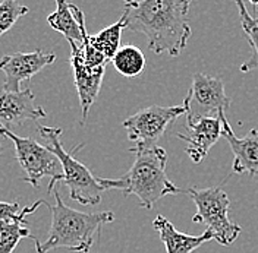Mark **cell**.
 <instances>
[{
    "label": "cell",
    "instance_id": "6da1fadb",
    "mask_svg": "<svg viewBox=\"0 0 258 253\" xmlns=\"http://www.w3.org/2000/svg\"><path fill=\"white\" fill-rule=\"evenodd\" d=\"M189 6L188 0L126 2L120 18L128 30L144 34L153 53L177 57L192 34L188 22Z\"/></svg>",
    "mask_w": 258,
    "mask_h": 253
},
{
    "label": "cell",
    "instance_id": "7a4b0ae2",
    "mask_svg": "<svg viewBox=\"0 0 258 253\" xmlns=\"http://www.w3.org/2000/svg\"><path fill=\"white\" fill-rule=\"evenodd\" d=\"M131 152L135 154L132 167L119 179H103L106 190H122L123 196L135 195L144 209H151L163 196L186 193V190L172 183L166 174L167 152L164 148L157 145L153 148H131Z\"/></svg>",
    "mask_w": 258,
    "mask_h": 253
},
{
    "label": "cell",
    "instance_id": "3957f363",
    "mask_svg": "<svg viewBox=\"0 0 258 253\" xmlns=\"http://www.w3.org/2000/svg\"><path fill=\"white\" fill-rule=\"evenodd\" d=\"M56 205H50L44 201V205L51 211V224L46 241H40L35 237L31 240L35 243L37 253H47L53 249L64 247L72 252L88 253L94 236L101 225L112 222L114 215L110 211L98 214H85L66 206L60 198L59 190H53Z\"/></svg>",
    "mask_w": 258,
    "mask_h": 253
},
{
    "label": "cell",
    "instance_id": "277c9868",
    "mask_svg": "<svg viewBox=\"0 0 258 253\" xmlns=\"http://www.w3.org/2000/svg\"><path fill=\"white\" fill-rule=\"evenodd\" d=\"M38 132L41 138L46 141V148L51 151L56 158L59 159L62 173L56 176L48 183V192H53L57 182H63L69 189V196L72 201L81 205H97L101 201V193L106 190L103 177H96L81 161L74 157L81 146L74 151H64L63 145L60 142L62 129L60 127H48L38 125Z\"/></svg>",
    "mask_w": 258,
    "mask_h": 253
},
{
    "label": "cell",
    "instance_id": "5b68a950",
    "mask_svg": "<svg viewBox=\"0 0 258 253\" xmlns=\"http://www.w3.org/2000/svg\"><path fill=\"white\" fill-rule=\"evenodd\" d=\"M186 193L191 196L197 206V214L192 221L195 224H206L213 240L222 246H230L239 237L242 228L239 224L229 218L230 201L222 186L213 188H188Z\"/></svg>",
    "mask_w": 258,
    "mask_h": 253
},
{
    "label": "cell",
    "instance_id": "8992f818",
    "mask_svg": "<svg viewBox=\"0 0 258 253\" xmlns=\"http://www.w3.org/2000/svg\"><path fill=\"white\" fill-rule=\"evenodd\" d=\"M230 103L222 78L195 73L182 106L186 111V122H195L203 117L217 119L222 111L229 110Z\"/></svg>",
    "mask_w": 258,
    "mask_h": 253
},
{
    "label": "cell",
    "instance_id": "52a82bcc",
    "mask_svg": "<svg viewBox=\"0 0 258 253\" xmlns=\"http://www.w3.org/2000/svg\"><path fill=\"white\" fill-rule=\"evenodd\" d=\"M185 113L183 106H150L129 116L123 127L129 141L135 143L134 148H153L170 123Z\"/></svg>",
    "mask_w": 258,
    "mask_h": 253
},
{
    "label": "cell",
    "instance_id": "ba28073f",
    "mask_svg": "<svg viewBox=\"0 0 258 253\" xmlns=\"http://www.w3.org/2000/svg\"><path fill=\"white\" fill-rule=\"evenodd\" d=\"M0 135L6 136L8 139H11L15 145V157L21 165V168L25 172V179H22L24 182L30 183L32 188H38L41 179L50 177V180H53L56 176H59V167L60 162L56 158V155L48 151L47 148L37 141H34L32 138H24V136H18L12 130L6 129V127L0 126Z\"/></svg>",
    "mask_w": 258,
    "mask_h": 253
},
{
    "label": "cell",
    "instance_id": "9c48e42d",
    "mask_svg": "<svg viewBox=\"0 0 258 253\" xmlns=\"http://www.w3.org/2000/svg\"><path fill=\"white\" fill-rule=\"evenodd\" d=\"M56 56L53 53H44L43 50H35L31 53L16 51L3 56L0 59V72L5 73L3 90L11 93H21V82L30 80L46 66L54 62Z\"/></svg>",
    "mask_w": 258,
    "mask_h": 253
},
{
    "label": "cell",
    "instance_id": "30bf717a",
    "mask_svg": "<svg viewBox=\"0 0 258 253\" xmlns=\"http://www.w3.org/2000/svg\"><path fill=\"white\" fill-rule=\"evenodd\" d=\"M46 117V110L35 104L32 90L27 88L21 93H11L0 88V126L11 130V127H19L27 120Z\"/></svg>",
    "mask_w": 258,
    "mask_h": 253
},
{
    "label": "cell",
    "instance_id": "8fae6325",
    "mask_svg": "<svg viewBox=\"0 0 258 253\" xmlns=\"http://www.w3.org/2000/svg\"><path fill=\"white\" fill-rule=\"evenodd\" d=\"M222 122V138H225L233 152L232 173L258 176V129H251L243 138H238L226 119V113L219 114Z\"/></svg>",
    "mask_w": 258,
    "mask_h": 253
},
{
    "label": "cell",
    "instance_id": "7c38bea8",
    "mask_svg": "<svg viewBox=\"0 0 258 253\" xmlns=\"http://www.w3.org/2000/svg\"><path fill=\"white\" fill-rule=\"evenodd\" d=\"M71 46V63L74 67V78H75V87L80 97L81 109H82V120L81 123L84 125L91 106L96 103L97 97L100 94L101 82L104 76V67L93 69L88 67L82 62V54H81V46L75 41H68Z\"/></svg>",
    "mask_w": 258,
    "mask_h": 253
},
{
    "label": "cell",
    "instance_id": "4fadbf2b",
    "mask_svg": "<svg viewBox=\"0 0 258 253\" xmlns=\"http://www.w3.org/2000/svg\"><path fill=\"white\" fill-rule=\"evenodd\" d=\"M188 135L176 133L179 139L186 142L185 152L195 164H200L209 155L211 146H214L222 138L220 117H203L195 122H186Z\"/></svg>",
    "mask_w": 258,
    "mask_h": 253
},
{
    "label": "cell",
    "instance_id": "5bb4252c",
    "mask_svg": "<svg viewBox=\"0 0 258 253\" xmlns=\"http://www.w3.org/2000/svg\"><path fill=\"white\" fill-rule=\"evenodd\" d=\"M47 24L56 31L62 32L68 41H75L82 46L85 35V16L78 6L66 3L63 0L56 2V11L47 16Z\"/></svg>",
    "mask_w": 258,
    "mask_h": 253
},
{
    "label": "cell",
    "instance_id": "9a60e30c",
    "mask_svg": "<svg viewBox=\"0 0 258 253\" xmlns=\"http://www.w3.org/2000/svg\"><path fill=\"white\" fill-rule=\"evenodd\" d=\"M153 227L154 230H157L160 240L164 243L166 253H192L204 243L213 240V236L209 230H206L200 236L180 233L175 228V225L163 215H157L154 218Z\"/></svg>",
    "mask_w": 258,
    "mask_h": 253
},
{
    "label": "cell",
    "instance_id": "2e32d148",
    "mask_svg": "<svg viewBox=\"0 0 258 253\" xmlns=\"http://www.w3.org/2000/svg\"><path fill=\"white\" fill-rule=\"evenodd\" d=\"M125 28H126L125 21L120 18L117 22H114L110 27L101 30V31L97 32L94 35H90L88 43L109 63V62H112L114 54L120 48V37H122V31Z\"/></svg>",
    "mask_w": 258,
    "mask_h": 253
},
{
    "label": "cell",
    "instance_id": "e0dca14e",
    "mask_svg": "<svg viewBox=\"0 0 258 253\" xmlns=\"http://www.w3.org/2000/svg\"><path fill=\"white\" fill-rule=\"evenodd\" d=\"M112 63L120 75L134 78L144 72L145 56L137 46L126 44L117 50L112 59Z\"/></svg>",
    "mask_w": 258,
    "mask_h": 253
},
{
    "label": "cell",
    "instance_id": "ac0fdd59",
    "mask_svg": "<svg viewBox=\"0 0 258 253\" xmlns=\"http://www.w3.org/2000/svg\"><path fill=\"white\" fill-rule=\"evenodd\" d=\"M236 8L239 11L241 24L243 32H245V37H246V40H248V43L251 46V50H252V54H251L249 60L241 66V72L246 73V72H251V70H258V25L255 24L252 15L248 12L246 5L243 2L238 0Z\"/></svg>",
    "mask_w": 258,
    "mask_h": 253
},
{
    "label": "cell",
    "instance_id": "d6986e66",
    "mask_svg": "<svg viewBox=\"0 0 258 253\" xmlns=\"http://www.w3.org/2000/svg\"><path fill=\"white\" fill-rule=\"evenodd\" d=\"M22 238H32L25 218L0 221V253H12Z\"/></svg>",
    "mask_w": 258,
    "mask_h": 253
},
{
    "label": "cell",
    "instance_id": "ffe728a7",
    "mask_svg": "<svg viewBox=\"0 0 258 253\" xmlns=\"http://www.w3.org/2000/svg\"><path fill=\"white\" fill-rule=\"evenodd\" d=\"M28 14V8L15 0H5L0 3V37L9 31L21 16Z\"/></svg>",
    "mask_w": 258,
    "mask_h": 253
},
{
    "label": "cell",
    "instance_id": "44dd1931",
    "mask_svg": "<svg viewBox=\"0 0 258 253\" xmlns=\"http://www.w3.org/2000/svg\"><path fill=\"white\" fill-rule=\"evenodd\" d=\"M41 205H44V199H38L37 202H34L30 206H25L24 209L19 208L18 202H12V204L11 202H0V221L25 218L27 215L37 211Z\"/></svg>",
    "mask_w": 258,
    "mask_h": 253
},
{
    "label": "cell",
    "instance_id": "7402d4cb",
    "mask_svg": "<svg viewBox=\"0 0 258 253\" xmlns=\"http://www.w3.org/2000/svg\"><path fill=\"white\" fill-rule=\"evenodd\" d=\"M254 21H255V24H257V25H258V18H257V19H254Z\"/></svg>",
    "mask_w": 258,
    "mask_h": 253
},
{
    "label": "cell",
    "instance_id": "603a6c76",
    "mask_svg": "<svg viewBox=\"0 0 258 253\" xmlns=\"http://www.w3.org/2000/svg\"><path fill=\"white\" fill-rule=\"evenodd\" d=\"M0 154H2V145H0Z\"/></svg>",
    "mask_w": 258,
    "mask_h": 253
}]
</instances>
